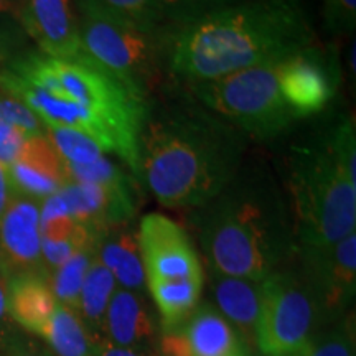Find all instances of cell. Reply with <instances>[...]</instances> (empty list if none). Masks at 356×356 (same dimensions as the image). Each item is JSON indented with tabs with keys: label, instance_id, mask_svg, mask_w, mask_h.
<instances>
[{
	"label": "cell",
	"instance_id": "cell-1",
	"mask_svg": "<svg viewBox=\"0 0 356 356\" xmlns=\"http://www.w3.org/2000/svg\"><path fill=\"white\" fill-rule=\"evenodd\" d=\"M0 86L19 97L44 129L84 134L139 178V142L149 101L89 56L61 60L32 50L0 68Z\"/></svg>",
	"mask_w": 356,
	"mask_h": 356
},
{
	"label": "cell",
	"instance_id": "cell-2",
	"mask_svg": "<svg viewBox=\"0 0 356 356\" xmlns=\"http://www.w3.org/2000/svg\"><path fill=\"white\" fill-rule=\"evenodd\" d=\"M314 44V29L299 0H246L181 20L162 47L172 73L191 84Z\"/></svg>",
	"mask_w": 356,
	"mask_h": 356
},
{
	"label": "cell",
	"instance_id": "cell-3",
	"mask_svg": "<svg viewBox=\"0 0 356 356\" xmlns=\"http://www.w3.org/2000/svg\"><path fill=\"white\" fill-rule=\"evenodd\" d=\"M244 134L203 108L149 113L139 142V178L160 204L202 208L243 168Z\"/></svg>",
	"mask_w": 356,
	"mask_h": 356
},
{
	"label": "cell",
	"instance_id": "cell-4",
	"mask_svg": "<svg viewBox=\"0 0 356 356\" xmlns=\"http://www.w3.org/2000/svg\"><path fill=\"white\" fill-rule=\"evenodd\" d=\"M198 210L200 244L215 273L262 280L296 251L286 202L264 170L241 168Z\"/></svg>",
	"mask_w": 356,
	"mask_h": 356
},
{
	"label": "cell",
	"instance_id": "cell-5",
	"mask_svg": "<svg viewBox=\"0 0 356 356\" xmlns=\"http://www.w3.org/2000/svg\"><path fill=\"white\" fill-rule=\"evenodd\" d=\"M297 248L332 246L356 233V129L346 118L289 160Z\"/></svg>",
	"mask_w": 356,
	"mask_h": 356
},
{
	"label": "cell",
	"instance_id": "cell-6",
	"mask_svg": "<svg viewBox=\"0 0 356 356\" xmlns=\"http://www.w3.org/2000/svg\"><path fill=\"white\" fill-rule=\"evenodd\" d=\"M277 63L279 60L267 61L188 86L203 108L243 134L270 140L296 122L280 95Z\"/></svg>",
	"mask_w": 356,
	"mask_h": 356
},
{
	"label": "cell",
	"instance_id": "cell-7",
	"mask_svg": "<svg viewBox=\"0 0 356 356\" xmlns=\"http://www.w3.org/2000/svg\"><path fill=\"white\" fill-rule=\"evenodd\" d=\"M76 3L79 37L86 56L149 101L159 78L160 55H163L157 33L144 32L109 15L89 0H76Z\"/></svg>",
	"mask_w": 356,
	"mask_h": 356
},
{
	"label": "cell",
	"instance_id": "cell-8",
	"mask_svg": "<svg viewBox=\"0 0 356 356\" xmlns=\"http://www.w3.org/2000/svg\"><path fill=\"white\" fill-rule=\"evenodd\" d=\"M317 310L299 270L279 267L261 280L254 343L264 356H291L312 335Z\"/></svg>",
	"mask_w": 356,
	"mask_h": 356
},
{
	"label": "cell",
	"instance_id": "cell-9",
	"mask_svg": "<svg viewBox=\"0 0 356 356\" xmlns=\"http://www.w3.org/2000/svg\"><path fill=\"white\" fill-rule=\"evenodd\" d=\"M300 277L309 289L317 318L333 320L348 310L356 292V233L332 246L297 248Z\"/></svg>",
	"mask_w": 356,
	"mask_h": 356
},
{
	"label": "cell",
	"instance_id": "cell-10",
	"mask_svg": "<svg viewBox=\"0 0 356 356\" xmlns=\"http://www.w3.org/2000/svg\"><path fill=\"white\" fill-rule=\"evenodd\" d=\"M145 284L204 280L200 256L188 233L162 213H149L137 229Z\"/></svg>",
	"mask_w": 356,
	"mask_h": 356
},
{
	"label": "cell",
	"instance_id": "cell-11",
	"mask_svg": "<svg viewBox=\"0 0 356 356\" xmlns=\"http://www.w3.org/2000/svg\"><path fill=\"white\" fill-rule=\"evenodd\" d=\"M277 83L282 99L297 122L322 114L330 106L338 89V73L333 60L314 44L280 58Z\"/></svg>",
	"mask_w": 356,
	"mask_h": 356
},
{
	"label": "cell",
	"instance_id": "cell-12",
	"mask_svg": "<svg viewBox=\"0 0 356 356\" xmlns=\"http://www.w3.org/2000/svg\"><path fill=\"white\" fill-rule=\"evenodd\" d=\"M37 200L12 191L0 218V262L6 279L42 275L48 279L42 256V229Z\"/></svg>",
	"mask_w": 356,
	"mask_h": 356
},
{
	"label": "cell",
	"instance_id": "cell-13",
	"mask_svg": "<svg viewBox=\"0 0 356 356\" xmlns=\"http://www.w3.org/2000/svg\"><path fill=\"white\" fill-rule=\"evenodd\" d=\"M243 338L215 305L202 304L184 322L159 335L162 356H229L246 350Z\"/></svg>",
	"mask_w": 356,
	"mask_h": 356
},
{
	"label": "cell",
	"instance_id": "cell-14",
	"mask_svg": "<svg viewBox=\"0 0 356 356\" xmlns=\"http://www.w3.org/2000/svg\"><path fill=\"white\" fill-rule=\"evenodd\" d=\"M19 12L26 37L40 53L61 60L86 55L71 0H22Z\"/></svg>",
	"mask_w": 356,
	"mask_h": 356
},
{
	"label": "cell",
	"instance_id": "cell-15",
	"mask_svg": "<svg viewBox=\"0 0 356 356\" xmlns=\"http://www.w3.org/2000/svg\"><path fill=\"white\" fill-rule=\"evenodd\" d=\"M7 173L12 191L40 203L56 195L70 181L63 162L48 140L47 132L25 140L20 154L7 167Z\"/></svg>",
	"mask_w": 356,
	"mask_h": 356
},
{
	"label": "cell",
	"instance_id": "cell-16",
	"mask_svg": "<svg viewBox=\"0 0 356 356\" xmlns=\"http://www.w3.org/2000/svg\"><path fill=\"white\" fill-rule=\"evenodd\" d=\"M159 335L157 318L144 293L115 289L106 310L102 338L121 348L154 353Z\"/></svg>",
	"mask_w": 356,
	"mask_h": 356
},
{
	"label": "cell",
	"instance_id": "cell-17",
	"mask_svg": "<svg viewBox=\"0 0 356 356\" xmlns=\"http://www.w3.org/2000/svg\"><path fill=\"white\" fill-rule=\"evenodd\" d=\"M42 256L48 277L58 266L88 248H96L97 239L66 210L60 193L43 200L40 207Z\"/></svg>",
	"mask_w": 356,
	"mask_h": 356
},
{
	"label": "cell",
	"instance_id": "cell-18",
	"mask_svg": "<svg viewBox=\"0 0 356 356\" xmlns=\"http://www.w3.org/2000/svg\"><path fill=\"white\" fill-rule=\"evenodd\" d=\"M211 293L216 310L236 328L248 343H254L261 309V280L233 277L210 270Z\"/></svg>",
	"mask_w": 356,
	"mask_h": 356
},
{
	"label": "cell",
	"instance_id": "cell-19",
	"mask_svg": "<svg viewBox=\"0 0 356 356\" xmlns=\"http://www.w3.org/2000/svg\"><path fill=\"white\" fill-rule=\"evenodd\" d=\"M60 302L42 275H15L7 280V309L25 333L40 337Z\"/></svg>",
	"mask_w": 356,
	"mask_h": 356
},
{
	"label": "cell",
	"instance_id": "cell-20",
	"mask_svg": "<svg viewBox=\"0 0 356 356\" xmlns=\"http://www.w3.org/2000/svg\"><path fill=\"white\" fill-rule=\"evenodd\" d=\"M96 257L114 275L118 287L142 292L145 274L137 229L131 222L113 226L96 244Z\"/></svg>",
	"mask_w": 356,
	"mask_h": 356
},
{
	"label": "cell",
	"instance_id": "cell-21",
	"mask_svg": "<svg viewBox=\"0 0 356 356\" xmlns=\"http://www.w3.org/2000/svg\"><path fill=\"white\" fill-rule=\"evenodd\" d=\"M40 134H44V126L37 115L19 97L0 86V165L10 167L25 140Z\"/></svg>",
	"mask_w": 356,
	"mask_h": 356
},
{
	"label": "cell",
	"instance_id": "cell-22",
	"mask_svg": "<svg viewBox=\"0 0 356 356\" xmlns=\"http://www.w3.org/2000/svg\"><path fill=\"white\" fill-rule=\"evenodd\" d=\"M118 282L114 275L102 266V262L95 256L84 277L81 292H79L78 307L74 310L79 322L91 337L92 341L102 338V325H104L106 310L113 299Z\"/></svg>",
	"mask_w": 356,
	"mask_h": 356
},
{
	"label": "cell",
	"instance_id": "cell-23",
	"mask_svg": "<svg viewBox=\"0 0 356 356\" xmlns=\"http://www.w3.org/2000/svg\"><path fill=\"white\" fill-rule=\"evenodd\" d=\"M160 315V332L180 325L197 309L202 299L204 280L145 284Z\"/></svg>",
	"mask_w": 356,
	"mask_h": 356
},
{
	"label": "cell",
	"instance_id": "cell-24",
	"mask_svg": "<svg viewBox=\"0 0 356 356\" xmlns=\"http://www.w3.org/2000/svg\"><path fill=\"white\" fill-rule=\"evenodd\" d=\"M40 338L50 346L55 356H89L95 343L76 314L61 304H58Z\"/></svg>",
	"mask_w": 356,
	"mask_h": 356
},
{
	"label": "cell",
	"instance_id": "cell-25",
	"mask_svg": "<svg viewBox=\"0 0 356 356\" xmlns=\"http://www.w3.org/2000/svg\"><path fill=\"white\" fill-rule=\"evenodd\" d=\"M96 256V248H88L76 252L58 266L48 277L53 296L61 305L68 307L70 310H76L79 292H81L84 277H86L89 266Z\"/></svg>",
	"mask_w": 356,
	"mask_h": 356
},
{
	"label": "cell",
	"instance_id": "cell-26",
	"mask_svg": "<svg viewBox=\"0 0 356 356\" xmlns=\"http://www.w3.org/2000/svg\"><path fill=\"white\" fill-rule=\"evenodd\" d=\"M44 132H47L48 140L51 142V145L55 147L58 155H60L65 170L91 165L106 154L95 140L78 131L56 127L44 129Z\"/></svg>",
	"mask_w": 356,
	"mask_h": 356
},
{
	"label": "cell",
	"instance_id": "cell-27",
	"mask_svg": "<svg viewBox=\"0 0 356 356\" xmlns=\"http://www.w3.org/2000/svg\"><path fill=\"white\" fill-rule=\"evenodd\" d=\"M109 15L118 17L144 32L157 33L160 22L165 19L163 0H89Z\"/></svg>",
	"mask_w": 356,
	"mask_h": 356
},
{
	"label": "cell",
	"instance_id": "cell-28",
	"mask_svg": "<svg viewBox=\"0 0 356 356\" xmlns=\"http://www.w3.org/2000/svg\"><path fill=\"white\" fill-rule=\"evenodd\" d=\"M15 0H0V68L32 51Z\"/></svg>",
	"mask_w": 356,
	"mask_h": 356
},
{
	"label": "cell",
	"instance_id": "cell-29",
	"mask_svg": "<svg viewBox=\"0 0 356 356\" xmlns=\"http://www.w3.org/2000/svg\"><path fill=\"white\" fill-rule=\"evenodd\" d=\"M353 320L346 318L340 327L318 333H312L307 341L291 356H355Z\"/></svg>",
	"mask_w": 356,
	"mask_h": 356
},
{
	"label": "cell",
	"instance_id": "cell-30",
	"mask_svg": "<svg viewBox=\"0 0 356 356\" xmlns=\"http://www.w3.org/2000/svg\"><path fill=\"white\" fill-rule=\"evenodd\" d=\"M323 19L335 35L353 33L356 25V0H323Z\"/></svg>",
	"mask_w": 356,
	"mask_h": 356
},
{
	"label": "cell",
	"instance_id": "cell-31",
	"mask_svg": "<svg viewBox=\"0 0 356 356\" xmlns=\"http://www.w3.org/2000/svg\"><path fill=\"white\" fill-rule=\"evenodd\" d=\"M231 0H163L165 17L172 15L178 22L197 17L200 13L225 7Z\"/></svg>",
	"mask_w": 356,
	"mask_h": 356
},
{
	"label": "cell",
	"instance_id": "cell-32",
	"mask_svg": "<svg viewBox=\"0 0 356 356\" xmlns=\"http://www.w3.org/2000/svg\"><path fill=\"white\" fill-rule=\"evenodd\" d=\"M25 332L13 322L7 309V280L0 277V351L22 340Z\"/></svg>",
	"mask_w": 356,
	"mask_h": 356
},
{
	"label": "cell",
	"instance_id": "cell-33",
	"mask_svg": "<svg viewBox=\"0 0 356 356\" xmlns=\"http://www.w3.org/2000/svg\"><path fill=\"white\" fill-rule=\"evenodd\" d=\"M154 353H140V351H134V350H127V348H121V346L113 345L111 341L104 340H97L92 343L91 353L89 356H152Z\"/></svg>",
	"mask_w": 356,
	"mask_h": 356
},
{
	"label": "cell",
	"instance_id": "cell-34",
	"mask_svg": "<svg viewBox=\"0 0 356 356\" xmlns=\"http://www.w3.org/2000/svg\"><path fill=\"white\" fill-rule=\"evenodd\" d=\"M0 356H51L48 355L47 351L40 348L35 343L30 341L29 337H24L22 340L13 343L12 346H8L3 351H0Z\"/></svg>",
	"mask_w": 356,
	"mask_h": 356
},
{
	"label": "cell",
	"instance_id": "cell-35",
	"mask_svg": "<svg viewBox=\"0 0 356 356\" xmlns=\"http://www.w3.org/2000/svg\"><path fill=\"white\" fill-rule=\"evenodd\" d=\"M10 195H12V186H10V180H8L7 168L0 165V218H2L3 211H6L8 200H10Z\"/></svg>",
	"mask_w": 356,
	"mask_h": 356
},
{
	"label": "cell",
	"instance_id": "cell-36",
	"mask_svg": "<svg viewBox=\"0 0 356 356\" xmlns=\"http://www.w3.org/2000/svg\"><path fill=\"white\" fill-rule=\"evenodd\" d=\"M229 356H249V355H248V351H246V350H243V351H238V353L229 355Z\"/></svg>",
	"mask_w": 356,
	"mask_h": 356
},
{
	"label": "cell",
	"instance_id": "cell-37",
	"mask_svg": "<svg viewBox=\"0 0 356 356\" xmlns=\"http://www.w3.org/2000/svg\"><path fill=\"white\" fill-rule=\"evenodd\" d=\"M0 277L6 279V275H3V270H2V262H0ZM7 280V279H6Z\"/></svg>",
	"mask_w": 356,
	"mask_h": 356
},
{
	"label": "cell",
	"instance_id": "cell-38",
	"mask_svg": "<svg viewBox=\"0 0 356 356\" xmlns=\"http://www.w3.org/2000/svg\"><path fill=\"white\" fill-rule=\"evenodd\" d=\"M15 2H17V6H19V3L22 2V0H15Z\"/></svg>",
	"mask_w": 356,
	"mask_h": 356
}]
</instances>
